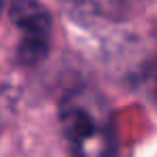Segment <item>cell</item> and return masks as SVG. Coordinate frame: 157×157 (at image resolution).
<instances>
[{"label":"cell","mask_w":157,"mask_h":157,"mask_svg":"<svg viewBox=\"0 0 157 157\" xmlns=\"http://www.w3.org/2000/svg\"><path fill=\"white\" fill-rule=\"evenodd\" d=\"M138 84H140L142 90L157 103V56H155L151 63H146V67L142 69V73H140V78H138Z\"/></svg>","instance_id":"obj_4"},{"label":"cell","mask_w":157,"mask_h":157,"mask_svg":"<svg viewBox=\"0 0 157 157\" xmlns=\"http://www.w3.org/2000/svg\"><path fill=\"white\" fill-rule=\"evenodd\" d=\"M58 121L71 157H116V131L108 101L93 88L67 93Z\"/></svg>","instance_id":"obj_1"},{"label":"cell","mask_w":157,"mask_h":157,"mask_svg":"<svg viewBox=\"0 0 157 157\" xmlns=\"http://www.w3.org/2000/svg\"><path fill=\"white\" fill-rule=\"evenodd\" d=\"M0 11H2V0H0Z\"/></svg>","instance_id":"obj_5"},{"label":"cell","mask_w":157,"mask_h":157,"mask_svg":"<svg viewBox=\"0 0 157 157\" xmlns=\"http://www.w3.org/2000/svg\"><path fill=\"white\" fill-rule=\"evenodd\" d=\"M69 5L90 17H121L131 0H69Z\"/></svg>","instance_id":"obj_3"},{"label":"cell","mask_w":157,"mask_h":157,"mask_svg":"<svg viewBox=\"0 0 157 157\" xmlns=\"http://www.w3.org/2000/svg\"><path fill=\"white\" fill-rule=\"evenodd\" d=\"M11 22L22 30L17 45V60L22 65H37L50 52L52 20L48 9L37 0H13L9 7Z\"/></svg>","instance_id":"obj_2"}]
</instances>
